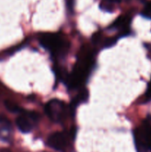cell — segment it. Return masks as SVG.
I'll list each match as a JSON object with an SVG mask.
<instances>
[{
  "label": "cell",
  "instance_id": "1",
  "mask_svg": "<svg viewBox=\"0 0 151 152\" xmlns=\"http://www.w3.org/2000/svg\"><path fill=\"white\" fill-rule=\"evenodd\" d=\"M95 66V53L88 46H84L77 55L72 72L68 74L66 84L70 90L81 89L87 81Z\"/></svg>",
  "mask_w": 151,
  "mask_h": 152
},
{
  "label": "cell",
  "instance_id": "2",
  "mask_svg": "<svg viewBox=\"0 0 151 152\" xmlns=\"http://www.w3.org/2000/svg\"><path fill=\"white\" fill-rule=\"evenodd\" d=\"M40 45L56 59L63 58L70 49L68 40L59 33H44L38 38Z\"/></svg>",
  "mask_w": 151,
  "mask_h": 152
},
{
  "label": "cell",
  "instance_id": "3",
  "mask_svg": "<svg viewBox=\"0 0 151 152\" xmlns=\"http://www.w3.org/2000/svg\"><path fill=\"white\" fill-rule=\"evenodd\" d=\"M45 113L53 123H63L68 117L73 116L75 111L71 109L70 105H67L63 101L53 99L45 105Z\"/></svg>",
  "mask_w": 151,
  "mask_h": 152
},
{
  "label": "cell",
  "instance_id": "4",
  "mask_svg": "<svg viewBox=\"0 0 151 152\" xmlns=\"http://www.w3.org/2000/svg\"><path fill=\"white\" fill-rule=\"evenodd\" d=\"M133 140L137 152L151 151V118L148 117L133 131Z\"/></svg>",
  "mask_w": 151,
  "mask_h": 152
},
{
  "label": "cell",
  "instance_id": "5",
  "mask_svg": "<svg viewBox=\"0 0 151 152\" xmlns=\"http://www.w3.org/2000/svg\"><path fill=\"white\" fill-rule=\"evenodd\" d=\"M76 134V131L74 128L69 131L55 132L48 137L47 144L56 151L65 152L72 145Z\"/></svg>",
  "mask_w": 151,
  "mask_h": 152
},
{
  "label": "cell",
  "instance_id": "6",
  "mask_svg": "<svg viewBox=\"0 0 151 152\" xmlns=\"http://www.w3.org/2000/svg\"><path fill=\"white\" fill-rule=\"evenodd\" d=\"M39 121V115L35 111H23L19 113L16 120L17 128L21 132L28 134L32 132Z\"/></svg>",
  "mask_w": 151,
  "mask_h": 152
},
{
  "label": "cell",
  "instance_id": "7",
  "mask_svg": "<svg viewBox=\"0 0 151 152\" xmlns=\"http://www.w3.org/2000/svg\"><path fill=\"white\" fill-rule=\"evenodd\" d=\"M131 21L132 17L130 15H121L118 19H115L110 28L111 29L119 31L121 32L120 34L121 37H123L124 35H128L130 33V26Z\"/></svg>",
  "mask_w": 151,
  "mask_h": 152
},
{
  "label": "cell",
  "instance_id": "8",
  "mask_svg": "<svg viewBox=\"0 0 151 152\" xmlns=\"http://www.w3.org/2000/svg\"><path fill=\"white\" fill-rule=\"evenodd\" d=\"M13 132L10 122L4 117H0V139L7 141L10 140Z\"/></svg>",
  "mask_w": 151,
  "mask_h": 152
},
{
  "label": "cell",
  "instance_id": "9",
  "mask_svg": "<svg viewBox=\"0 0 151 152\" xmlns=\"http://www.w3.org/2000/svg\"><path fill=\"white\" fill-rule=\"evenodd\" d=\"M89 97V92L88 90L85 88H81L80 89L79 92L77 94L76 96L72 99V102L70 104V107L71 108V109L73 111H75L76 107H78V105H81V104L84 103L87 101Z\"/></svg>",
  "mask_w": 151,
  "mask_h": 152
},
{
  "label": "cell",
  "instance_id": "10",
  "mask_svg": "<svg viewBox=\"0 0 151 152\" xmlns=\"http://www.w3.org/2000/svg\"><path fill=\"white\" fill-rule=\"evenodd\" d=\"M121 1V0H102L99 4V7L103 11L113 13Z\"/></svg>",
  "mask_w": 151,
  "mask_h": 152
},
{
  "label": "cell",
  "instance_id": "11",
  "mask_svg": "<svg viewBox=\"0 0 151 152\" xmlns=\"http://www.w3.org/2000/svg\"><path fill=\"white\" fill-rule=\"evenodd\" d=\"M4 105H5L6 108L12 113H20L22 111L16 103H14L13 102H11V101H5L4 102Z\"/></svg>",
  "mask_w": 151,
  "mask_h": 152
},
{
  "label": "cell",
  "instance_id": "12",
  "mask_svg": "<svg viewBox=\"0 0 151 152\" xmlns=\"http://www.w3.org/2000/svg\"><path fill=\"white\" fill-rule=\"evenodd\" d=\"M142 15L144 17L151 19V1L147 3L144 8L143 12H142Z\"/></svg>",
  "mask_w": 151,
  "mask_h": 152
},
{
  "label": "cell",
  "instance_id": "13",
  "mask_svg": "<svg viewBox=\"0 0 151 152\" xmlns=\"http://www.w3.org/2000/svg\"><path fill=\"white\" fill-rule=\"evenodd\" d=\"M145 97H146L147 100H151V79L148 83L147 88L146 92H145Z\"/></svg>",
  "mask_w": 151,
  "mask_h": 152
},
{
  "label": "cell",
  "instance_id": "14",
  "mask_svg": "<svg viewBox=\"0 0 151 152\" xmlns=\"http://www.w3.org/2000/svg\"><path fill=\"white\" fill-rule=\"evenodd\" d=\"M74 1H75V0H65L67 7L69 10H73V9Z\"/></svg>",
  "mask_w": 151,
  "mask_h": 152
},
{
  "label": "cell",
  "instance_id": "15",
  "mask_svg": "<svg viewBox=\"0 0 151 152\" xmlns=\"http://www.w3.org/2000/svg\"><path fill=\"white\" fill-rule=\"evenodd\" d=\"M4 86H3V85L0 83V94H1L3 93V92H4Z\"/></svg>",
  "mask_w": 151,
  "mask_h": 152
}]
</instances>
